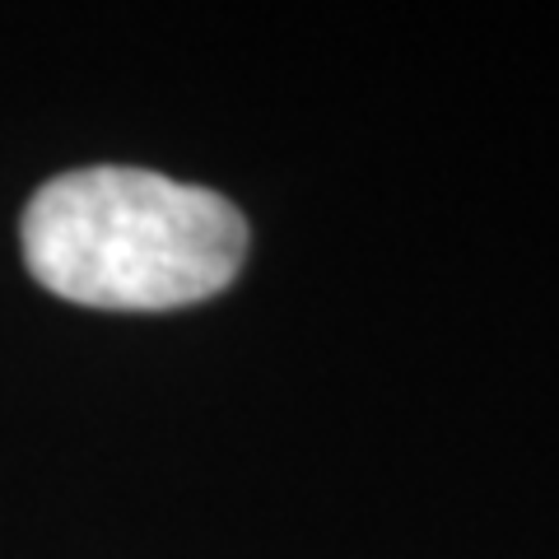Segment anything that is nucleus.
I'll use <instances>...</instances> for the list:
<instances>
[{
	"label": "nucleus",
	"mask_w": 559,
	"mask_h": 559,
	"mask_svg": "<svg viewBox=\"0 0 559 559\" xmlns=\"http://www.w3.org/2000/svg\"><path fill=\"white\" fill-rule=\"evenodd\" d=\"M24 261L57 299L112 312H164L229 289L248 224L210 187L150 168H70L33 191Z\"/></svg>",
	"instance_id": "1"
}]
</instances>
